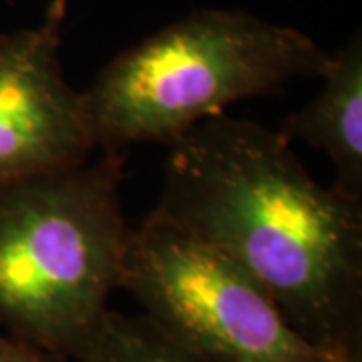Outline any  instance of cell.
Wrapping results in <instances>:
<instances>
[{
  "label": "cell",
  "instance_id": "1",
  "mask_svg": "<svg viewBox=\"0 0 362 362\" xmlns=\"http://www.w3.org/2000/svg\"><path fill=\"white\" fill-rule=\"evenodd\" d=\"M169 147L153 209L246 270L332 361L362 362V202L250 119L211 117Z\"/></svg>",
  "mask_w": 362,
  "mask_h": 362
},
{
  "label": "cell",
  "instance_id": "2",
  "mask_svg": "<svg viewBox=\"0 0 362 362\" xmlns=\"http://www.w3.org/2000/svg\"><path fill=\"white\" fill-rule=\"evenodd\" d=\"M125 156L99 151L0 187V334L77 361L121 288Z\"/></svg>",
  "mask_w": 362,
  "mask_h": 362
},
{
  "label": "cell",
  "instance_id": "3",
  "mask_svg": "<svg viewBox=\"0 0 362 362\" xmlns=\"http://www.w3.org/2000/svg\"><path fill=\"white\" fill-rule=\"evenodd\" d=\"M328 61L294 26L240 8L189 13L119 52L83 90L97 151L173 145L233 103L320 78Z\"/></svg>",
  "mask_w": 362,
  "mask_h": 362
},
{
  "label": "cell",
  "instance_id": "4",
  "mask_svg": "<svg viewBox=\"0 0 362 362\" xmlns=\"http://www.w3.org/2000/svg\"><path fill=\"white\" fill-rule=\"evenodd\" d=\"M121 290L204 362H334L233 259L151 209L131 228Z\"/></svg>",
  "mask_w": 362,
  "mask_h": 362
},
{
  "label": "cell",
  "instance_id": "5",
  "mask_svg": "<svg viewBox=\"0 0 362 362\" xmlns=\"http://www.w3.org/2000/svg\"><path fill=\"white\" fill-rule=\"evenodd\" d=\"M66 16L69 2L51 0L35 25L0 35V187L97 151L85 93L63 71Z\"/></svg>",
  "mask_w": 362,
  "mask_h": 362
},
{
  "label": "cell",
  "instance_id": "6",
  "mask_svg": "<svg viewBox=\"0 0 362 362\" xmlns=\"http://www.w3.org/2000/svg\"><path fill=\"white\" fill-rule=\"evenodd\" d=\"M322 90L282 121L286 141H302L324 151L332 168V187L362 202V39H352L330 52L320 77Z\"/></svg>",
  "mask_w": 362,
  "mask_h": 362
},
{
  "label": "cell",
  "instance_id": "7",
  "mask_svg": "<svg viewBox=\"0 0 362 362\" xmlns=\"http://www.w3.org/2000/svg\"><path fill=\"white\" fill-rule=\"evenodd\" d=\"M73 362H204L157 328L145 314L109 310L90 346Z\"/></svg>",
  "mask_w": 362,
  "mask_h": 362
},
{
  "label": "cell",
  "instance_id": "8",
  "mask_svg": "<svg viewBox=\"0 0 362 362\" xmlns=\"http://www.w3.org/2000/svg\"><path fill=\"white\" fill-rule=\"evenodd\" d=\"M0 362H69L0 334Z\"/></svg>",
  "mask_w": 362,
  "mask_h": 362
}]
</instances>
